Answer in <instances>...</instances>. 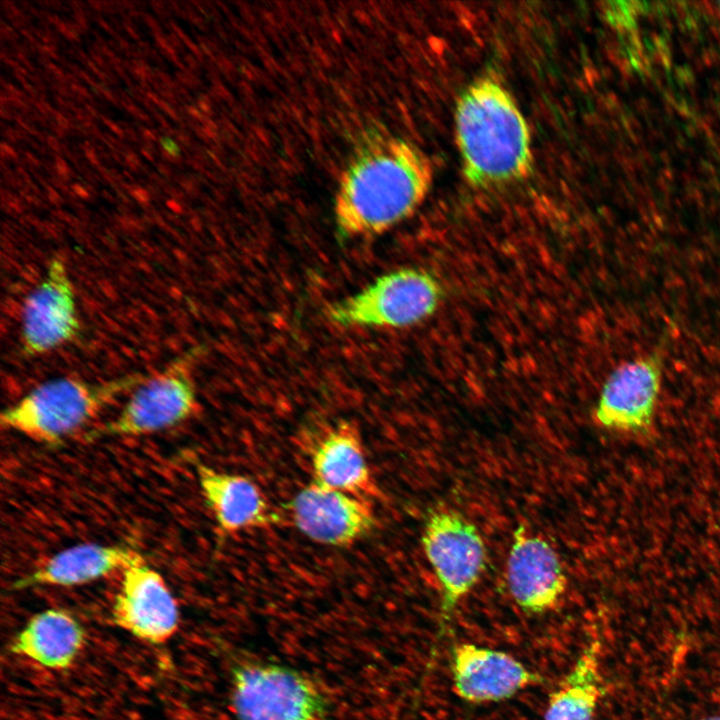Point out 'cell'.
<instances>
[{"label": "cell", "mask_w": 720, "mask_h": 720, "mask_svg": "<svg viewBox=\"0 0 720 720\" xmlns=\"http://www.w3.org/2000/svg\"><path fill=\"white\" fill-rule=\"evenodd\" d=\"M433 180L428 156L399 137L365 144L344 170L334 204L343 237H369L402 222L421 205Z\"/></svg>", "instance_id": "1"}, {"label": "cell", "mask_w": 720, "mask_h": 720, "mask_svg": "<svg viewBox=\"0 0 720 720\" xmlns=\"http://www.w3.org/2000/svg\"><path fill=\"white\" fill-rule=\"evenodd\" d=\"M455 128L463 174L472 186L492 188L528 175V124L513 97L493 77L476 79L460 95Z\"/></svg>", "instance_id": "2"}, {"label": "cell", "mask_w": 720, "mask_h": 720, "mask_svg": "<svg viewBox=\"0 0 720 720\" xmlns=\"http://www.w3.org/2000/svg\"><path fill=\"white\" fill-rule=\"evenodd\" d=\"M148 375L105 381L59 377L34 387L0 416L2 427L45 444H58L92 422L107 406Z\"/></svg>", "instance_id": "3"}, {"label": "cell", "mask_w": 720, "mask_h": 720, "mask_svg": "<svg viewBox=\"0 0 720 720\" xmlns=\"http://www.w3.org/2000/svg\"><path fill=\"white\" fill-rule=\"evenodd\" d=\"M442 297L438 281L417 268L383 274L327 311L328 319L345 328H403L434 313Z\"/></svg>", "instance_id": "4"}, {"label": "cell", "mask_w": 720, "mask_h": 720, "mask_svg": "<svg viewBox=\"0 0 720 720\" xmlns=\"http://www.w3.org/2000/svg\"><path fill=\"white\" fill-rule=\"evenodd\" d=\"M421 543L440 587L439 636L460 602L476 586L485 570L487 550L477 527L457 511L432 509Z\"/></svg>", "instance_id": "5"}, {"label": "cell", "mask_w": 720, "mask_h": 720, "mask_svg": "<svg viewBox=\"0 0 720 720\" xmlns=\"http://www.w3.org/2000/svg\"><path fill=\"white\" fill-rule=\"evenodd\" d=\"M231 680L238 720H329L323 693L292 668L248 661L233 668Z\"/></svg>", "instance_id": "6"}, {"label": "cell", "mask_w": 720, "mask_h": 720, "mask_svg": "<svg viewBox=\"0 0 720 720\" xmlns=\"http://www.w3.org/2000/svg\"><path fill=\"white\" fill-rule=\"evenodd\" d=\"M196 351L183 354L148 376L111 420L89 433L90 438L141 436L174 427L187 420L197 406L191 365Z\"/></svg>", "instance_id": "7"}, {"label": "cell", "mask_w": 720, "mask_h": 720, "mask_svg": "<svg viewBox=\"0 0 720 720\" xmlns=\"http://www.w3.org/2000/svg\"><path fill=\"white\" fill-rule=\"evenodd\" d=\"M80 321L76 294L63 257L50 259L45 273L24 300L20 342L29 357L50 353L71 342Z\"/></svg>", "instance_id": "8"}, {"label": "cell", "mask_w": 720, "mask_h": 720, "mask_svg": "<svg viewBox=\"0 0 720 720\" xmlns=\"http://www.w3.org/2000/svg\"><path fill=\"white\" fill-rule=\"evenodd\" d=\"M114 623L144 642L159 645L179 626L177 602L163 576L140 558L122 571L112 605Z\"/></svg>", "instance_id": "9"}, {"label": "cell", "mask_w": 720, "mask_h": 720, "mask_svg": "<svg viewBox=\"0 0 720 720\" xmlns=\"http://www.w3.org/2000/svg\"><path fill=\"white\" fill-rule=\"evenodd\" d=\"M451 677L455 695L471 704L505 701L545 681L513 655L468 642L451 649Z\"/></svg>", "instance_id": "10"}, {"label": "cell", "mask_w": 720, "mask_h": 720, "mask_svg": "<svg viewBox=\"0 0 720 720\" xmlns=\"http://www.w3.org/2000/svg\"><path fill=\"white\" fill-rule=\"evenodd\" d=\"M296 528L310 540L328 546H349L375 526L370 500L322 486L314 481L290 504Z\"/></svg>", "instance_id": "11"}, {"label": "cell", "mask_w": 720, "mask_h": 720, "mask_svg": "<svg viewBox=\"0 0 720 720\" xmlns=\"http://www.w3.org/2000/svg\"><path fill=\"white\" fill-rule=\"evenodd\" d=\"M505 577L513 601L526 614L552 610L567 588L566 573L557 551L522 524L513 531Z\"/></svg>", "instance_id": "12"}, {"label": "cell", "mask_w": 720, "mask_h": 720, "mask_svg": "<svg viewBox=\"0 0 720 720\" xmlns=\"http://www.w3.org/2000/svg\"><path fill=\"white\" fill-rule=\"evenodd\" d=\"M661 385L658 355L618 366L606 379L594 410L598 424L609 430L641 433L651 426Z\"/></svg>", "instance_id": "13"}, {"label": "cell", "mask_w": 720, "mask_h": 720, "mask_svg": "<svg viewBox=\"0 0 720 720\" xmlns=\"http://www.w3.org/2000/svg\"><path fill=\"white\" fill-rule=\"evenodd\" d=\"M196 474L205 503L223 535L265 527L278 519L259 487L247 477L200 463Z\"/></svg>", "instance_id": "14"}, {"label": "cell", "mask_w": 720, "mask_h": 720, "mask_svg": "<svg viewBox=\"0 0 720 720\" xmlns=\"http://www.w3.org/2000/svg\"><path fill=\"white\" fill-rule=\"evenodd\" d=\"M142 556L122 545L81 543L49 557L13 583L14 589L33 586H79L123 571Z\"/></svg>", "instance_id": "15"}, {"label": "cell", "mask_w": 720, "mask_h": 720, "mask_svg": "<svg viewBox=\"0 0 720 720\" xmlns=\"http://www.w3.org/2000/svg\"><path fill=\"white\" fill-rule=\"evenodd\" d=\"M313 481L367 500L376 498V485L356 427L341 423L330 429L312 454Z\"/></svg>", "instance_id": "16"}, {"label": "cell", "mask_w": 720, "mask_h": 720, "mask_svg": "<svg viewBox=\"0 0 720 720\" xmlns=\"http://www.w3.org/2000/svg\"><path fill=\"white\" fill-rule=\"evenodd\" d=\"M85 643V630L67 610L49 608L33 615L10 645L14 654L49 669L72 665Z\"/></svg>", "instance_id": "17"}, {"label": "cell", "mask_w": 720, "mask_h": 720, "mask_svg": "<svg viewBox=\"0 0 720 720\" xmlns=\"http://www.w3.org/2000/svg\"><path fill=\"white\" fill-rule=\"evenodd\" d=\"M601 641L592 638L549 694L544 720H594L603 693Z\"/></svg>", "instance_id": "18"}, {"label": "cell", "mask_w": 720, "mask_h": 720, "mask_svg": "<svg viewBox=\"0 0 720 720\" xmlns=\"http://www.w3.org/2000/svg\"><path fill=\"white\" fill-rule=\"evenodd\" d=\"M700 720H720V715H717V716H709V717L702 718V719H700Z\"/></svg>", "instance_id": "19"}]
</instances>
